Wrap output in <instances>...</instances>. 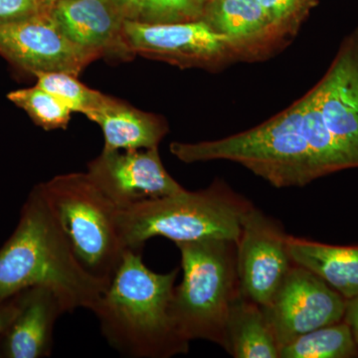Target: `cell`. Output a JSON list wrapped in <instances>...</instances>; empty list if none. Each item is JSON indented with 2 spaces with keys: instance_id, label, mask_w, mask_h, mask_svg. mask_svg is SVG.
Here are the masks:
<instances>
[{
  "instance_id": "7",
  "label": "cell",
  "mask_w": 358,
  "mask_h": 358,
  "mask_svg": "<svg viewBox=\"0 0 358 358\" xmlns=\"http://www.w3.org/2000/svg\"><path fill=\"white\" fill-rule=\"evenodd\" d=\"M346 303L324 280L294 264L263 310L281 350L308 331L343 320Z\"/></svg>"
},
{
  "instance_id": "18",
  "label": "cell",
  "mask_w": 358,
  "mask_h": 358,
  "mask_svg": "<svg viewBox=\"0 0 358 358\" xmlns=\"http://www.w3.org/2000/svg\"><path fill=\"white\" fill-rule=\"evenodd\" d=\"M358 346L345 320L299 336L280 350V358H348Z\"/></svg>"
},
{
  "instance_id": "27",
  "label": "cell",
  "mask_w": 358,
  "mask_h": 358,
  "mask_svg": "<svg viewBox=\"0 0 358 358\" xmlns=\"http://www.w3.org/2000/svg\"><path fill=\"white\" fill-rule=\"evenodd\" d=\"M57 1L58 0H42V2H43L44 6H46L47 8H50V7Z\"/></svg>"
},
{
  "instance_id": "1",
  "label": "cell",
  "mask_w": 358,
  "mask_h": 358,
  "mask_svg": "<svg viewBox=\"0 0 358 358\" xmlns=\"http://www.w3.org/2000/svg\"><path fill=\"white\" fill-rule=\"evenodd\" d=\"M109 282L80 263L40 185L35 186L17 227L0 249V301L42 287L57 296L65 313L92 312Z\"/></svg>"
},
{
  "instance_id": "8",
  "label": "cell",
  "mask_w": 358,
  "mask_h": 358,
  "mask_svg": "<svg viewBox=\"0 0 358 358\" xmlns=\"http://www.w3.org/2000/svg\"><path fill=\"white\" fill-rule=\"evenodd\" d=\"M287 238L280 221L255 205L245 215L236 243L240 293L262 308L274 299L294 265Z\"/></svg>"
},
{
  "instance_id": "11",
  "label": "cell",
  "mask_w": 358,
  "mask_h": 358,
  "mask_svg": "<svg viewBox=\"0 0 358 358\" xmlns=\"http://www.w3.org/2000/svg\"><path fill=\"white\" fill-rule=\"evenodd\" d=\"M313 90L327 129L358 166V28L343 40Z\"/></svg>"
},
{
  "instance_id": "9",
  "label": "cell",
  "mask_w": 358,
  "mask_h": 358,
  "mask_svg": "<svg viewBox=\"0 0 358 358\" xmlns=\"http://www.w3.org/2000/svg\"><path fill=\"white\" fill-rule=\"evenodd\" d=\"M0 55L33 75L64 72L76 77L87 66L102 58L68 39L49 9L0 25Z\"/></svg>"
},
{
  "instance_id": "10",
  "label": "cell",
  "mask_w": 358,
  "mask_h": 358,
  "mask_svg": "<svg viewBox=\"0 0 358 358\" xmlns=\"http://www.w3.org/2000/svg\"><path fill=\"white\" fill-rule=\"evenodd\" d=\"M94 182L119 209L185 189L164 166L159 147L105 150L88 164Z\"/></svg>"
},
{
  "instance_id": "24",
  "label": "cell",
  "mask_w": 358,
  "mask_h": 358,
  "mask_svg": "<svg viewBox=\"0 0 358 358\" xmlns=\"http://www.w3.org/2000/svg\"><path fill=\"white\" fill-rule=\"evenodd\" d=\"M20 307V293L0 301V336L13 324Z\"/></svg>"
},
{
  "instance_id": "14",
  "label": "cell",
  "mask_w": 358,
  "mask_h": 358,
  "mask_svg": "<svg viewBox=\"0 0 358 358\" xmlns=\"http://www.w3.org/2000/svg\"><path fill=\"white\" fill-rule=\"evenodd\" d=\"M202 20L229 37L244 61L263 58L282 44L260 0H210Z\"/></svg>"
},
{
  "instance_id": "13",
  "label": "cell",
  "mask_w": 358,
  "mask_h": 358,
  "mask_svg": "<svg viewBox=\"0 0 358 358\" xmlns=\"http://www.w3.org/2000/svg\"><path fill=\"white\" fill-rule=\"evenodd\" d=\"M65 313L50 289L33 287L20 292V307L13 324L3 334V355L8 358L50 357L54 327Z\"/></svg>"
},
{
  "instance_id": "22",
  "label": "cell",
  "mask_w": 358,
  "mask_h": 358,
  "mask_svg": "<svg viewBox=\"0 0 358 358\" xmlns=\"http://www.w3.org/2000/svg\"><path fill=\"white\" fill-rule=\"evenodd\" d=\"M280 41L296 34L307 0H260Z\"/></svg>"
},
{
  "instance_id": "26",
  "label": "cell",
  "mask_w": 358,
  "mask_h": 358,
  "mask_svg": "<svg viewBox=\"0 0 358 358\" xmlns=\"http://www.w3.org/2000/svg\"><path fill=\"white\" fill-rule=\"evenodd\" d=\"M343 320L350 327L353 338L358 346V296L348 300Z\"/></svg>"
},
{
  "instance_id": "21",
  "label": "cell",
  "mask_w": 358,
  "mask_h": 358,
  "mask_svg": "<svg viewBox=\"0 0 358 358\" xmlns=\"http://www.w3.org/2000/svg\"><path fill=\"white\" fill-rule=\"evenodd\" d=\"M210 0H143L138 21L150 24L203 20Z\"/></svg>"
},
{
  "instance_id": "17",
  "label": "cell",
  "mask_w": 358,
  "mask_h": 358,
  "mask_svg": "<svg viewBox=\"0 0 358 358\" xmlns=\"http://www.w3.org/2000/svg\"><path fill=\"white\" fill-rule=\"evenodd\" d=\"M228 353L235 358H280V348L263 308L240 293L227 320Z\"/></svg>"
},
{
  "instance_id": "4",
  "label": "cell",
  "mask_w": 358,
  "mask_h": 358,
  "mask_svg": "<svg viewBox=\"0 0 358 358\" xmlns=\"http://www.w3.org/2000/svg\"><path fill=\"white\" fill-rule=\"evenodd\" d=\"M176 247L182 270L171 301L176 329L189 343L203 339L228 352V315L240 294L236 242L205 239Z\"/></svg>"
},
{
  "instance_id": "23",
  "label": "cell",
  "mask_w": 358,
  "mask_h": 358,
  "mask_svg": "<svg viewBox=\"0 0 358 358\" xmlns=\"http://www.w3.org/2000/svg\"><path fill=\"white\" fill-rule=\"evenodd\" d=\"M47 9L42 0H0V25L31 17Z\"/></svg>"
},
{
  "instance_id": "5",
  "label": "cell",
  "mask_w": 358,
  "mask_h": 358,
  "mask_svg": "<svg viewBox=\"0 0 358 358\" xmlns=\"http://www.w3.org/2000/svg\"><path fill=\"white\" fill-rule=\"evenodd\" d=\"M40 187L80 263L96 277L110 280L127 251L117 207L88 173L61 174Z\"/></svg>"
},
{
  "instance_id": "12",
  "label": "cell",
  "mask_w": 358,
  "mask_h": 358,
  "mask_svg": "<svg viewBox=\"0 0 358 358\" xmlns=\"http://www.w3.org/2000/svg\"><path fill=\"white\" fill-rule=\"evenodd\" d=\"M52 18L73 43L101 57H129L122 39L126 18L110 0H58Z\"/></svg>"
},
{
  "instance_id": "25",
  "label": "cell",
  "mask_w": 358,
  "mask_h": 358,
  "mask_svg": "<svg viewBox=\"0 0 358 358\" xmlns=\"http://www.w3.org/2000/svg\"><path fill=\"white\" fill-rule=\"evenodd\" d=\"M126 20H136L143 0H110Z\"/></svg>"
},
{
  "instance_id": "16",
  "label": "cell",
  "mask_w": 358,
  "mask_h": 358,
  "mask_svg": "<svg viewBox=\"0 0 358 358\" xmlns=\"http://www.w3.org/2000/svg\"><path fill=\"white\" fill-rule=\"evenodd\" d=\"M292 261L324 280L345 300L358 296V246H334L288 235Z\"/></svg>"
},
{
  "instance_id": "6",
  "label": "cell",
  "mask_w": 358,
  "mask_h": 358,
  "mask_svg": "<svg viewBox=\"0 0 358 358\" xmlns=\"http://www.w3.org/2000/svg\"><path fill=\"white\" fill-rule=\"evenodd\" d=\"M122 39L129 55L164 61L182 69H216L242 60L234 42L204 20L150 24L126 20Z\"/></svg>"
},
{
  "instance_id": "2",
  "label": "cell",
  "mask_w": 358,
  "mask_h": 358,
  "mask_svg": "<svg viewBox=\"0 0 358 358\" xmlns=\"http://www.w3.org/2000/svg\"><path fill=\"white\" fill-rule=\"evenodd\" d=\"M179 268L155 273L141 251L127 250L95 308L110 348L127 357L169 358L189 350L176 329L171 301Z\"/></svg>"
},
{
  "instance_id": "20",
  "label": "cell",
  "mask_w": 358,
  "mask_h": 358,
  "mask_svg": "<svg viewBox=\"0 0 358 358\" xmlns=\"http://www.w3.org/2000/svg\"><path fill=\"white\" fill-rule=\"evenodd\" d=\"M7 99L25 110L32 121L45 131L67 128L73 114L65 103L37 85L10 92Z\"/></svg>"
},
{
  "instance_id": "19",
  "label": "cell",
  "mask_w": 358,
  "mask_h": 358,
  "mask_svg": "<svg viewBox=\"0 0 358 358\" xmlns=\"http://www.w3.org/2000/svg\"><path fill=\"white\" fill-rule=\"evenodd\" d=\"M37 86L55 96L73 113L85 115L100 109L110 99L101 92L82 84L74 75L64 72L36 73Z\"/></svg>"
},
{
  "instance_id": "15",
  "label": "cell",
  "mask_w": 358,
  "mask_h": 358,
  "mask_svg": "<svg viewBox=\"0 0 358 358\" xmlns=\"http://www.w3.org/2000/svg\"><path fill=\"white\" fill-rule=\"evenodd\" d=\"M86 117L102 129L105 150L157 148L169 131L166 120L159 115L143 112L112 96Z\"/></svg>"
},
{
  "instance_id": "3",
  "label": "cell",
  "mask_w": 358,
  "mask_h": 358,
  "mask_svg": "<svg viewBox=\"0 0 358 358\" xmlns=\"http://www.w3.org/2000/svg\"><path fill=\"white\" fill-rule=\"evenodd\" d=\"M254 204L215 179L199 192H183L117 208V223L126 249L141 251L148 240L164 237L174 243L205 239L236 242L242 222Z\"/></svg>"
}]
</instances>
